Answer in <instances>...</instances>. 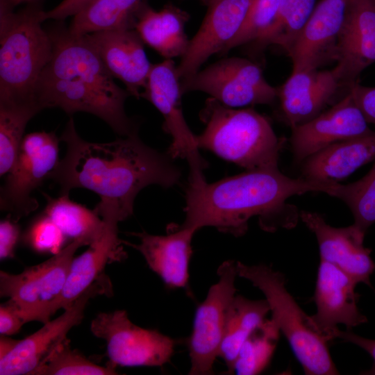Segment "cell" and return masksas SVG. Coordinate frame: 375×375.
<instances>
[{
    "label": "cell",
    "mask_w": 375,
    "mask_h": 375,
    "mask_svg": "<svg viewBox=\"0 0 375 375\" xmlns=\"http://www.w3.org/2000/svg\"><path fill=\"white\" fill-rule=\"evenodd\" d=\"M66 153L49 179L59 194L74 188L90 190L101 199L94 210L102 218L120 222L132 215L138 193L150 185L169 188L177 185L181 172L169 155L144 144L138 133L110 142H92L78 134L69 119L60 137Z\"/></svg>",
    "instance_id": "1"
},
{
    "label": "cell",
    "mask_w": 375,
    "mask_h": 375,
    "mask_svg": "<svg viewBox=\"0 0 375 375\" xmlns=\"http://www.w3.org/2000/svg\"><path fill=\"white\" fill-rule=\"evenodd\" d=\"M339 184L290 178L278 167L247 170L212 183L205 178L189 181L185 219L181 226L195 231L211 226L240 237L247 231L249 219L258 217L265 231L292 228L300 219V211L286 203L288 198L308 192L335 197Z\"/></svg>",
    "instance_id": "2"
},
{
    "label": "cell",
    "mask_w": 375,
    "mask_h": 375,
    "mask_svg": "<svg viewBox=\"0 0 375 375\" xmlns=\"http://www.w3.org/2000/svg\"><path fill=\"white\" fill-rule=\"evenodd\" d=\"M51 58L36 84L33 99L41 110L85 112L104 121L122 137L138 133L124 104L130 94L119 87L85 35L68 30L50 35Z\"/></svg>",
    "instance_id": "3"
},
{
    "label": "cell",
    "mask_w": 375,
    "mask_h": 375,
    "mask_svg": "<svg viewBox=\"0 0 375 375\" xmlns=\"http://www.w3.org/2000/svg\"><path fill=\"white\" fill-rule=\"evenodd\" d=\"M205 124L196 135L199 149L209 150L247 170L277 168L285 142L269 119L252 108H235L210 97L200 112Z\"/></svg>",
    "instance_id": "4"
},
{
    "label": "cell",
    "mask_w": 375,
    "mask_h": 375,
    "mask_svg": "<svg viewBox=\"0 0 375 375\" xmlns=\"http://www.w3.org/2000/svg\"><path fill=\"white\" fill-rule=\"evenodd\" d=\"M3 5V3H1ZM43 11L1 8L0 101L33 102L34 90L53 50L42 27Z\"/></svg>",
    "instance_id": "5"
},
{
    "label": "cell",
    "mask_w": 375,
    "mask_h": 375,
    "mask_svg": "<svg viewBox=\"0 0 375 375\" xmlns=\"http://www.w3.org/2000/svg\"><path fill=\"white\" fill-rule=\"evenodd\" d=\"M236 266L238 276L263 293L272 319L289 342L305 374H339L328 351V340L288 291L285 276L265 264L248 265L237 261Z\"/></svg>",
    "instance_id": "6"
},
{
    "label": "cell",
    "mask_w": 375,
    "mask_h": 375,
    "mask_svg": "<svg viewBox=\"0 0 375 375\" xmlns=\"http://www.w3.org/2000/svg\"><path fill=\"white\" fill-rule=\"evenodd\" d=\"M59 140L55 133L38 131L24 135L16 160L0 192V208L16 222L35 210L32 197L59 162Z\"/></svg>",
    "instance_id": "7"
},
{
    "label": "cell",
    "mask_w": 375,
    "mask_h": 375,
    "mask_svg": "<svg viewBox=\"0 0 375 375\" xmlns=\"http://www.w3.org/2000/svg\"><path fill=\"white\" fill-rule=\"evenodd\" d=\"M90 330L106 342L109 365L113 367H163L177 344V340L156 329L135 325L123 310L99 313L92 320Z\"/></svg>",
    "instance_id": "8"
},
{
    "label": "cell",
    "mask_w": 375,
    "mask_h": 375,
    "mask_svg": "<svg viewBox=\"0 0 375 375\" xmlns=\"http://www.w3.org/2000/svg\"><path fill=\"white\" fill-rule=\"evenodd\" d=\"M183 93L202 92L231 108L272 104L277 89L265 78L261 67L243 58L220 60L181 81Z\"/></svg>",
    "instance_id": "9"
},
{
    "label": "cell",
    "mask_w": 375,
    "mask_h": 375,
    "mask_svg": "<svg viewBox=\"0 0 375 375\" xmlns=\"http://www.w3.org/2000/svg\"><path fill=\"white\" fill-rule=\"evenodd\" d=\"M82 246L80 240L71 241L48 260L17 274L1 271V297H8L17 306L26 323H43L46 310L61 294L74 254Z\"/></svg>",
    "instance_id": "10"
},
{
    "label": "cell",
    "mask_w": 375,
    "mask_h": 375,
    "mask_svg": "<svg viewBox=\"0 0 375 375\" xmlns=\"http://www.w3.org/2000/svg\"><path fill=\"white\" fill-rule=\"evenodd\" d=\"M176 66L172 59L152 64L141 97L150 101L163 117L162 128L172 138L167 153L174 159H185L190 167L189 180L204 178L207 164L200 156L196 135L189 128L181 106L183 94Z\"/></svg>",
    "instance_id": "11"
},
{
    "label": "cell",
    "mask_w": 375,
    "mask_h": 375,
    "mask_svg": "<svg viewBox=\"0 0 375 375\" xmlns=\"http://www.w3.org/2000/svg\"><path fill=\"white\" fill-rule=\"evenodd\" d=\"M217 274L218 281L209 288L206 299L197 308L192 331L188 339L191 363L190 375L213 374L228 310L235 295L236 262H223Z\"/></svg>",
    "instance_id": "12"
},
{
    "label": "cell",
    "mask_w": 375,
    "mask_h": 375,
    "mask_svg": "<svg viewBox=\"0 0 375 375\" xmlns=\"http://www.w3.org/2000/svg\"><path fill=\"white\" fill-rule=\"evenodd\" d=\"M112 286L104 274L94 282L58 317L48 321L38 331L20 340L13 350L0 359L1 375H31L55 348L78 325L90 299L111 294Z\"/></svg>",
    "instance_id": "13"
},
{
    "label": "cell",
    "mask_w": 375,
    "mask_h": 375,
    "mask_svg": "<svg viewBox=\"0 0 375 375\" xmlns=\"http://www.w3.org/2000/svg\"><path fill=\"white\" fill-rule=\"evenodd\" d=\"M251 0H208L204 19L190 40L176 71L181 81L198 71L212 55L223 53L241 29Z\"/></svg>",
    "instance_id": "14"
},
{
    "label": "cell",
    "mask_w": 375,
    "mask_h": 375,
    "mask_svg": "<svg viewBox=\"0 0 375 375\" xmlns=\"http://www.w3.org/2000/svg\"><path fill=\"white\" fill-rule=\"evenodd\" d=\"M362 111L348 91L328 110L303 124L294 126L290 139L297 161L340 141L372 131Z\"/></svg>",
    "instance_id": "15"
},
{
    "label": "cell",
    "mask_w": 375,
    "mask_h": 375,
    "mask_svg": "<svg viewBox=\"0 0 375 375\" xmlns=\"http://www.w3.org/2000/svg\"><path fill=\"white\" fill-rule=\"evenodd\" d=\"M333 71L349 89L375 63V0H349L334 56Z\"/></svg>",
    "instance_id": "16"
},
{
    "label": "cell",
    "mask_w": 375,
    "mask_h": 375,
    "mask_svg": "<svg viewBox=\"0 0 375 375\" xmlns=\"http://www.w3.org/2000/svg\"><path fill=\"white\" fill-rule=\"evenodd\" d=\"M357 284L335 265L320 260L314 294L317 311L310 317L316 328L328 341L335 339L338 324L350 330L367 322L357 306Z\"/></svg>",
    "instance_id": "17"
},
{
    "label": "cell",
    "mask_w": 375,
    "mask_h": 375,
    "mask_svg": "<svg viewBox=\"0 0 375 375\" xmlns=\"http://www.w3.org/2000/svg\"><path fill=\"white\" fill-rule=\"evenodd\" d=\"M349 0H319L288 55L292 72L319 69L334 61Z\"/></svg>",
    "instance_id": "18"
},
{
    "label": "cell",
    "mask_w": 375,
    "mask_h": 375,
    "mask_svg": "<svg viewBox=\"0 0 375 375\" xmlns=\"http://www.w3.org/2000/svg\"><path fill=\"white\" fill-rule=\"evenodd\" d=\"M299 218L315 235L320 260L331 263L352 277L357 283L369 285L375 270L371 250L363 246L365 235L353 225L336 228L319 213L301 210Z\"/></svg>",
    "instance_id": "19"
},
{
    "label": "cell",
    "mask_w": 375,
    "mask_h": 375,
    "mask_svg": "<svg viewBox=\"0 0 375 375\" xmlns=\"http://www.w3.org/2000/svg\"><path fill=\"white\" fill-rule=\"evenodd\" d=\"M113 78L139 99L146 87L152 66L142 39L135 29L115 30L85 35Z\"/></svg>",
    "instance_id": "20"
},
{
    "label": "cell",
    "mask_w": 375,
    "mask_h": 375,
    "mask_svg": "<svg viewBox=\"0 0 375 375\" xmlns=\"http://www.w3.org/2000/svg\"><path fill=\"white\" fill-rule=\"evenodd\" d=\"M342 88L333 69L292 72L277 89L285 120L291 128L322 112Z\"/></svg>",
    "instance_id": "21"
},
{
    "label": "cell",
    "mask_w": 375,
    "mask_h": 375,
    "mask_svg": "<svg viewBox=\"0 0 375 375\" xmlns=\"http://www.w3.org/2000/svg\"><path fill=\"white\" fill-rule=\"evenodd\" d=\"M197 231L182 226L169 227L165 235L145 231L131 233L139 243L122 240L123 244L138 251L149 268L169 288H185L189 280V263L192 255V240Z\"/></svg>",
    "instance_id": "22"
},
{
    "label": "cell",
    "mask_w": 375,
    "mask_h": 375,
    "mask_svg": "<svg viewBox=\"0 0 375 375\" xmlns=\"http://www.w3.org/2000/svg\"><path fill=\"white\" fill-rule=\"evenodd\" d=\"M102 219V218H101ZM105 223L101 238L89 248L74 258L64 288L58 299L47 308L43 324L59 309H67L94 282L103 275V269L110 260H119L125 256L122 240L118 237V222L102 219Z\"/></svg>",
    "instance_id": "23"
},
{
    "label": "cell",
    "mask_w": 375,
    "mask_h": 375,
    "mask_svg": "<svg viewBox=\"0 0 375 375\" xmlns=\"http://www.w3.org/2000/svg\"><path fill=\"white\" fill-rule=\"evenodd\" d=\"M375 160V131L333 143L304 160L302 176L337 182Z\"/></svg>",
    "instance_id": "24"
},
{
    "label": "cell",
    "mask_w": 375,
    "mask_h": 375,
    "mask_svg": "<svg viewBox=\"0 0 375 375\" xmlns=\"http://www.w3.org/2000/svg\"><path fill=\"white\" fill-rule=\"evenodd\" d=\"M188 15L169 5L160 11L147 6L135 26L142 42L166 59L183 56L190 40L185 33Z\"/></svg>",
    "instance_id": "25"
},
{
    "label": "cell",
    "mask_w": 375,
    "mask_h": 375,
    "mask_svg": "<svg viewBox=\"0 0 375 375\" xmlns=\"http://www.w3.org/2000/svg\"><path fill=\"white\" fill-rule=\"evenodd\" d=\"M145 0H94L76 14L68 31L77 35L135 29Z\"/></svg>",
    "instance_id": "26"
},
{
    "label": "cell",
    "mask_w": 375,
    "mask_h": 375,
    "mask_svg": "<svg viewBox=\"0 0 375 375\" xmlns=\"http://www.w3.org/2000/svg\"><path fill=\"white\" fill-rule=\"evenodd\" d=\"M269 311L266 299L251 300L242 295H235L228 310L218 353V357L224 361L228 372H233L235 360L243 343L266 319Z\"/></svg>",
    "instance_id": "27"
},
{
    "label": "cell",
    "mask_w": 375,
    "mask_h": 375,
    "mask_svg": "<svg viewBox=\"0 0 375 375\" xmlns=\"http://www.w3.org/2000/svg\"><path fill=\"white\" fill-rule=\"evenodd\" d=\"M46 206L43 212L47 215L71 241L80 240L90 245L102 235L105 223L97 212L72 201L69 194L51 197L44 194Z\"/></svg>",
    "instance_id": "28"
},
{
    "label": "cell",
    "mask_w": 375,
    "mask_h": 375,
    "mask_svg": "<svg viewBox=\"0 0 375 375\" xmlns=\"http://www.w3.org/2000/svg\"><path fill=\"white\" fill-rule=\"evenodd\" d=\"M316 4L317 0H281L272 23L251 44L253 49L259 51L276 45L288 53Z\"/></svg>",
    "instance_id": "29"
},
{
    "label": "cell",
    "mask_w": 375,
    "mask_h": 375,
    "mask_svg": "<svg viewBox=\"0 0 375 375\" xmlns=\"http://www.w3.org/2000/svg\"><path fill=\"white\" fill-rule=\"evenodd\" d=\"M40 110L33 102L0 101V175L13 167L28 122Z\"/></svg>",
    "instance_id": "30"
},
{
    "label": "cell",
    "mask_w": 375,
    "mask_h": 375,
    "mask_svg": "<svg viewBox=\"0 0 375 375\" xmlns=\"http://www.w3.org/2000/svg\"><path fill=\"white\" fill-rule=\"evenodd\" d=\"M280 333L272 319L262 322L241 347L233 372L239 375H253L262 372L272 359Z\"/></svg>",
    "instance_id": "31"
},
{
    "label": "cell",
    "mask_w": 375,
    "mask_h": 375,
    "mask_svg": "<svg viewBox=\"0 0 375 375\" xmlns=\"http://www.w3.org/2000/svg\"><path fill=\"white\" fill-rule=\"evenodd\" d=\"M115 367L94 364L64 339L31 375H113Z\"/></svg>",
    "instance_id": "32"
},
{
    "label": "cell",
    "mask_w": 375,
    "mask_h": 375,
    "mask_svg": "<svg viewBox=\"0 0 375 375\" xmlns=\"http://www.w3.org/2000/svg\"><path fill=\"white\" fill-rule=\"evenodd\" d=\"M335 197L349 206L354 217L352 225L365 235L375 223V164L360 180L347 185L340 184Z\"/></svg>",
    "instance_id": "33"
},
{
    "label": "cell",
    "mask_w": 375,
    "mask_h": 375,
    "mask_svg": "<svg viewBox=\"0 0 375 375\" xmlns=\"http://www.w3.org/2000/svg\"><path fill=\"white\" fill-rule=\"evenodd\" d=\"M281 2V0H251L241 29L222 54L256 40L272 23Z\"/></svg>",
    "instance_id": "34"
},
{
    "label": "cell",
    "mask_w": 375,
    "mask_h": 375,
    "mask_svg": "<svg viewBox=\"0 0 375 375\" xmlns=\"http://www.w3.org/2000/svg\"><path fill=\"white\" fill-rule=\"evenodd\" d=\"M24 240L36 252L56 254L64 248L67 238L51 219L42 212L33 220Z\"/></svg>",
    "instance_id": "35"
},
{
    "label": "cell",
    "mask_w": 375,
    "mask_h": 375,
    "mask_svg": "<svg viewBox=\"0 0 375 375\" xmlns=\"http://www.w3.org/2000/svg\"><path fill=\"white\" fill-rule=\"evenodd\" d=\"M20 228L9 215L0 222V258H11L19 240Z\"/></svg>",
    "instance_id": "36"
},
{
    "label": "cell",
    "mask_w": 375,
    "mask_h": 375,
    "mask_svg": "<svg viewBox=\"0 0 375 375\" xmlns=\"http://www.w3.org/2000/svg\"><path fill=\"white\" fill-rule=\"evenodd\" d=\"M349 91L367 122L375 126V87L365 86L356 83Z\"/></svg>",
    "instance_id": "37"
},
{
    "label": "cell",
    "mask_w": 375,
    "mask_h": 375,
    "mask_svg": "<svg viewBox=\"0 0 375 375\" xmlns=\"http://www.w3.org/2000/svg\"><path fill=\"white\" fill-rule=\"evenodd\" d=\"M26 322L19 308L10 299L0 306L1 335L17 333Z\"/></svg>",
    "instance_id": "38"
},
{
    "label": "cell",
    "mask_w": 375,
    "mask_h": 375,
    "mask_svg": "<svg viewBox=\"0 0 375 375\" xmlns=\"http://www.w3.org/2000/svg\"><path fill=\"white\" fill-rule=\"evenodd\" d=\"M94 0H63L54 8L43 12L44 20L48 19H63L74 16Z\"/></svg>",
    "instance_id": "39"
},
{
    "label": "cell",
    "mask_w": 375,
    "mask_h": 375,
    "mask_svg": "<svg viewBox=\"0 0 375 375\" xmlns=\"http://www.w3.org/2000/svg\"><path fill=\"white\" fill-rule=\"evenodd\" d=\"M335 338H339L344 342L355 344L367 351L373 358L374 362L373 367L368 371L367 374H375V340L360 336L350 330L340 331L337 328L334 333Z\"/></svg>",
    "instance_id": "40"
},
{
    "label": "cell",
    "mask_w": 375,
    "mask_h": 375,
    "mask_svg": "<svg viewBox=\"0 0 375 375\" xmlns=\"http://www.w3.org/2000/svg\"><path fill=\"white\" fill-rule=\"evenodd\" d=\"M19 341V340L10 338L8 335H1L0 338V359L9 354Z\"/></svg>",
    "instance_id": "41"
}]
</instances>
